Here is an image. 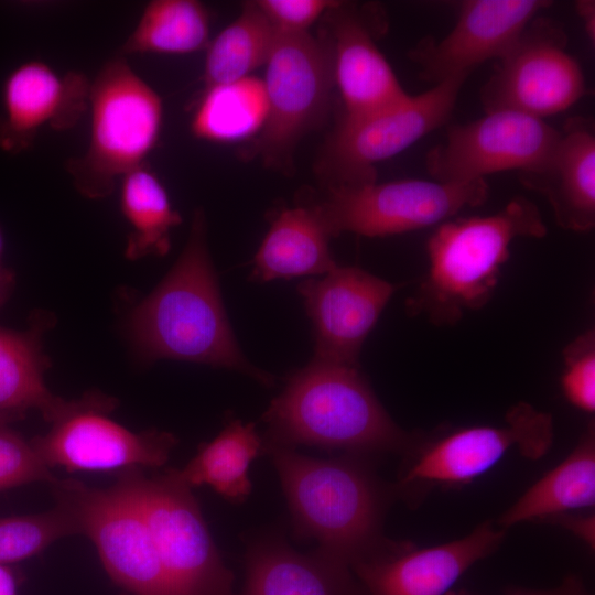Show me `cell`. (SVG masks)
<instances>
[{"label": "cell", "instance_id": "cell-1", "mask_svg": "<svg viewBox=\"0 0 595 595\" xmlns=\"http://www.w3.org/2000/svg\"><path fill=\"white\" fill-rule=\"evenodd\" d=\"M266 454L278 473L295 538L315 540L316 549L350 569L397 544L382 533L393 487L380 482L367 456L323 459L295 448Z\"/></svg>", "mask_w": 595, "mask_h": 595}, {"label": "cell", "instance_id": "cell-2", "mask_svg": "<svg viewBox=\"0 0 595 595\" xmlns=\"http://www.w3.org/2000/svg\"><path fill=\"white\" fill-rule=\"evenodd\" d=\"M205 234L204 214L196 210L180 258L130 314L132 340L145 359H178L229 368L272 386V376L249 364L236 342Z\"/></svg>", "mask_w": 595, "mask_h": 595}, {"label": "cell", "instance_id": "cell-3", "mask_svg": "<svg viewBox=\"0 0 595 595\" xmlns=\"http://www.w3.org/2000/svg\"><path fill=\"white\" fill-rule=\"evenodd\" d=\"M262 420L263 454L298 445L364 456L405 453L416 439L390 418L358 367L315 358L288 378Z\"/></svg>", "mask_w": 595, "mask_h": 595}, {"label": "cell", "instance_id": "cell-4", "mask_svg": "<svg viewBox=\"0 0 595 595\" xmlns=\"http://www.w3.org/2000/svg\"><path fill=\"white\" fill-rule=\"evenodd\" d=\"M545 235L539 208L524 196L493 215L440 224L428 240L429 269L407 301L408 314L439 326L456 324L491 299L511 242Z\"/></svg>", "mask_w": 595, "mask_h": 595}, {"label": "cell", "instance_id": "cell-5", "mask_svg": "<svg viewBox=\"0 0 595 595\" xmlns=\"http://www.w3.org/2000/svg\"><path fill=\"white\" fill-rule=\"evenodd\" d=\"M90 134L85 152L66 163L76 190L105 198L145 163L161 132L159 94L119 55L106 62L89 88Z\"/></svg>", "mask_w": 595, "mask_h": 595}, {"label": "cell", "instance_id": "cell-6", "mask_svg": "<svg viewBox=\"0 0 595 595\" xmlns=\"http://www.w3.org/2000/svg\"><path fill=\"white\" fill-rule=\"evenodd\" d=\"M116 485L147 522L175 595H232L234 574L219 555L192 488L176 469L152 477L128 469Z\"/></svg>", "mask_w": 595, "mask_h": 595}, {"label": "cell", "instance_id": "cell-7", "mask_svg": "<svg viewBox=\"0 0 595 595\" xmlns=\"http://www.w3.org/2000/svg\"><path fill=\"white\" fill-rule=\"evenodd\" d=\"M485 180L453 183L405 178L329 187L312 206L333 236L345 231L367 237L398 235L442 224L488 197Z\"/></svg>", "mask_w": 595, "mask_h": 595}, {"label": "cell", "instance_id": "cell-8", "mask_svg": "<svg viewBox=\"0 0 595 595\" xmlns=\"http://www.w3.org/2000/svg\"><path fill=\"white\" fill-rule=\"evenodd\" d=\"M552 440L551 416L521 402L510 409L502 426L459 428L424 443L416 437L405 452L408 462L393 490L396 496L413 500L414 495L432 487L466 485L494 467L513 446L529 458H539Z\"/></svg>", "mask_w": 595, "mask_h": 595}, {"label": "cell", "instance_id": "cell-9", "mask_svg": "<svg viewBox=\"0 0 595 595\" xmlns=\"http://www.w3.org/2000/svg\"><path fill=\"white\" fill-rule=\"evenodd\" d=\"M465 79L450 78L372 112L344 116L325 154L331 187L376 182L377 163L399 154L448 120Z\"/></svg>", "mask_w": 595, "mask_h": 595}, {"label": "cell", "instance_id": "cell-10", "mask_svg": "<svg viewBox=\"0 0 595 595\" xmlns=\"http://www.w3.org/2000/svg\"><path fill=\"white\" fill-rule=\"evenodd\" d=\"M51 487L56 502L74 517L79 534L95 544L113 582L133 595H175L147 522L116 484L101 489L58 479Z\"/></svg>", "mask_w": 595, "mask_h": 595}, {"label": "cell", "instance_id": "cell-11", "mask_svg": "<svg viewBox=\"0 0 595 595\" xmlns=\"http://www.w3.org/2000/svg\"><path fill=\"white\" fill-rule=\"evenodd\" d=\"M586 93L583 71L567 51L563 28L536 17L500 58L480 91L486 111L510 109L544 119Z\"/></svg>", "mask_w": 595, "mask_h": 595}, {"label": "cell", "instance_id": "cell-12", "mask_svg": "<svg viewBox=\"0 0 595 595\" xmlns=\"http://www.w3.org/2000/svg\"><path fill=\"white\" fill-rule=\"evenodd\" d=\"M263 84L268 113L258 145L266 159L275 161L327 111L335 84L332 45L309 32L277 31Z\"/></svg>", "mask_w": 595, "mask_h": 595}, {"label": "cell", "instance_id": "cell-13", "mask_svg": "<svg viewBox=\"0 0 595 595\" xmlns=\"http://www.w3.org/2000/svg\"><path fill=\"white\" fill-rule=\"evenodd\" d=\"M111 398L90 393L79 399L51 430L31 440L43 463L68 472H111L163 466L177 439L169 432H133L108 416Z\"/></svg>", "mask_w": 595, "mask_h": 595}, {"label": "cell", "instance_id": "cell-14", "mask_svg": "<svg viewBox=\"0 0 595 595\" xmlns=\"http://www.w3.org/2000/svg\"><path fill=\"white\" fill-rule=\"evenodd\" d=\"M560 136L544 119L510 109H495L448 129L445 140L426 155L433 180L463 183L486 175L538 170Z\"/></svg>", "mask_w": 595, "mask_h": 595}, {"label": "cell", "instance_id": "cell-15", "mask_svg": "<svg viewBox=\"0 0 595 595\" xmlns=\"http://www.w3.org/2000/svg\"><path fill=\"white\" fill-rule=\"evenodd\" d=\"M398 286L356 267H336L298 291L314 326L315 359L358 367L361 346Z\"/></svg>", "mask_w": 595, "mask_h": 595}, {"label": "cell", "instance_id": "cell-16", "mask_svg": "<svg viewBox=\"0 0 595 595\" xmlns=\"http://www.w3.org/2000/svg\"><path fill=\"white\" fill-rule=\"evenodd\" d=\"M545 0H468L442 40H422L411 53L420 75L432 84L466 77L482 63L500 60L517 42Z\"/></svg>", "mask_w": 595, "mask_h": 595}, {"label": "cell", "instance_id": "cell-17", "mask_svg": "<svg viewBox=\"0 0 595 595\" xmlns=\"http://www.w3.org/2000/svg\"><path fill=\"white\" fill-rule=\"evenodd\" d=\"M505 534V529L486 521L444 544L416 549L397 543L351 570L369 595H445L472 565L499 547Z\"/></svg>", "mask_w": 595, "mask_h": 595}, {"label": "cell", "instance_id": "cell-18", "mask_svg": "<svg viewBox=\"0 0 595 595\" xmlns=\"http://www.w3.org/2000/svg\"><path fill=\"white\" fill-rule=\"evenodd\" d=\"M90 82L78 72L58 74L41 61L17 66L2 87L0 147L9 152L29 148L37 132L74 127L88 110Z\"/></svg>", "mask_w": 595, "mask_h": 595}, {"label": "cell", "instance_id": "cell-19", "mask_svg": "<svg viewBox=\"0 0 595 595\" xmlns=\"http://www.w3.org/2000/svg\"><path fill=\"white\" fill-rule=\"evenodd\" d=\"M241 595H369L346 563L315 549L300 553L277 533L252 539Z\"/></svg>", "mask_w": 595, "mask_h": 595}, {"label": "cell", "instance_id": "cell-20", "mask_svg": "<svg viewBox=\"0 0 595 595\" xmlns=\"http://www.w3.org/2000/svg\"><path fill=\"white\" fill-rule=\"evenodd\" d=\"M520 182L549 202L558 225L586 232L595 226V132L584 118H572L560 131L548 160Z\"/></svg>", "mask_w": 595, "mask_h": 595}, {"label": "cell", "instance_id": "cell-21", "mask_svg": "<svg viewBox=\"0 0 595 595\" xmlns=\"http://www.w3.org/2000/svg\"><path fill=\"white\" fill-rule=\"evenodd\" d=\"M328 13L334 80L344 102V116L366 115L405 98L409 94L375 44L361 17L342 3Z\"/></svg>", "mask_w": 595, "mask_h": 595}, {"label": "cell", "instance_id": "cell-22", "mask_svg": "<svg viewBox=\"0 0 595 595\" xmlns=\"http://www.w3.org/2000/svg\"><path fill=\"white\" fill-rule=\"evenodd\" d=\"M329 238L312 206L282 210L255 256L253 279L270 281L329 272L337 267L328 248Z\"/></svg>", "mask_w": 595, "mask_h": 595}, {"label": "cell", "instance_id": "cell-23", "mask_svg": "<svg viewBox=\"0 0 595 595\" xmlns=\"http://www.w3.org/2000/svg\"><path fill=\"white\" fill-rule=\"evenodd\" d=\"M48 367L40 332H17L0 326V416L9 421L37 410L53 423L77 407L53 394L44 381Z\"/></svg>", "mask_w": 595, "mask_h": 595}, {"label": "cell", "instance_id": "cell-24", "mask_svg": "<svg viewBox=\"0 0 595 595\" xmlns=\"http://www.w3.org/2000/svg\"><path fill=\"white\" fill-rule=\"evenodd\" d=\"M595 504V430L589 423L578 444L558 466L534 483L498 519L499 528L547 520Z\"/></svg>", "mask_w": 595, "mask_h": 595}, {"label": "cell", "instance_id": "cell-25", "mask_svg": "<svg viewBox=\"0 0 595 595\" xmlns=\"http://www.w3.org/2000/svg\"><path fill=\"white\" fill-rule=\"evenodd\" d=\"M263 454L262 437L253 423L231 420L176 475L190 488L209 486L230 502H242L251 493L248 469Z\"/></svg>", "mask_w": 595, "mask_h": 595}, {"label": "cell", "instance_id": "cell-26", "mask_svg": "<svg viewBox=\"0 0 595 595\" xmlns=\"http://www.w3.org/2000/svg\"><path fill=\"white\" fill-rule=\"evenodd\" d=\"M120 208L130 226L125 255L130 260L163 256L171 245L174 227L182 223L167 192L145 163L120 181Z\"/></svg>", "mask_w": 595, "mask_h": 595}, {"label": "cell", "instance_id": "cell-27", "mask_svg": "<svg viewBox=\"0 0 595 595\" xmlns=\"http://www.w3.org/2000/svg\"><path fill=\"white\" fill-rule=\"evenodd\" d=\"M267 113L263 80L250 75L206 88L193 113L191 131L207 141H239L260 132Z\"/></svg>", "mask_w": 595, "mask_h": 595}, {"label": "cell", "instance_id": "cell-28", "mask_svg": "<svg viewBox=\"0 0 595 595\" xmlns=\"http://www.w3.org/2000/svg\"><path fill=\"white\" fill-rule=\"evenodd\" d=\"M209 14L196 0L150 1L120 50L128 54H188L207 46Z\"/></svg>", "mask_w": 595, "mask_h": 595}, {"label": "cell", "instance_id": "cell-29", "mask_svg": "<svg viewBox=\"0 0 595 595\" xmlns=\"http://www.w3.org/2000/svg\"><path fill=\"white\" fill-rule=\"evenodd\" d=\"M275 33L256 1L246 2L238 18L208 46L204 65L206 88L245 78L266 65Z\"/></svg>", "mask_w": 595, "mask_h": 595}, {"label": "cell", "instance_id": "cell-30", "mask_svg": "<svg viewBox=\"0 0 595 595\" xmlns=\"http://www.w3.org/2000/svg\"><path fill=\"white\" fill-rule=\"evenodd\" d=\"M74 534H79L77 523L60 502L41 513L0 518V564L32 558Z\"/></svg>", "mask_w": 595, "mask_h": 595}, {"label": "cell", "instance_id": "cell-31", "mask_svg": "<svg viewBox=\"0 0 595 595\" xmlns=\"http://www.w3.org/2000/svg\"><path fill=\"white\" fill-rule=\"evenodd\" d=\"M0 416V493L18 486L44 482L51 486L58 480L26 441Z\"/></svg>", "mask_w": 595, "mask_h": 595}, {"label": "cell", "instance_id": "cell-32", "mask_svg": "<svg viewBox=\"0 0 595 595\" xmlns=\"http://www.w3.org/2000/svg\"><path fill=\"white\" fill-rule=\"evenodd\" d=\"M561 387L567 401L577 409L595 410V333L588 329L563 349Z\"/></svg>", "mask_w": 595, "mask_h": 595}, {"label": "cell", "instance_id": "cell-33", "mask_svg": "<svg viewBox=\"0 0 595 595\" xmlns=\"http://www.w3.org/2000/svg\"><path fill=\"white\" fill-rule=\"evenodd\" d=\"M257 6L275 31L301 33L340 2L327 0H259Z\"/></svg>", "mask_w": 595, "mask_h": 595}, {"label": "cell", "instance_id": "cell-34", "mask_svg": "<svg viewBox=\"0 0 595 595\" xmlns=\"http://www.w3.org/2000/svg\"><path fill=\"white\" fill-rule=\"evenodd\" d=\"M544 521L558 523L581 538L589 548L595 545V519L593 515L561 513L548 518Z\"/></svg>", "mask_w": 595, "mask_h": 595}, {"label": "cell", "instance_id": "cell-35", "mask_svg": "<svg viewBox=\"0 0 595 595\" xmlns=\"http://www.w3.org/2000/svg\"><path fill=\"white\" fill-rule=\"evenodd\" d=\"M506 595H592L585 587L584 583L576 575H567L564 581L552 589L547 591H530V589H513Z\"/></svg>", "mask_w": 595, "mask_h": 595}, {"label": "cell", "instance_id": "cell-36", "mask_svg": "<svg viewBox=\"0 0 595 595\" xmlns=\"http://www.w3.org/2000/svg\"><path fill=\"white\" fill-rule=\"evenodd\" d=\"M576 11L583 22L584 30L589 41L595 39V2L591 0L577 1Z\"/></svg>", "mask_w": 595, "mask_h": 595}, {"label": "cell", "instance_id": "cell-37", "mask_svg": "<svg viewBox=\"0 0 595 595\" xmlns=\"http://www.w3.org/2000/svg\"><path fill=\"white\" fill-rule=\"evenodd\" d=\"M0 595H17L14 576L4 564H0Z\"/></svg>", "mask_w": 595, "mask_h": 595}, {"label": "cell", "instance_id": "cell-38", "mask_svg": "<svg viewBox=\"0 0 595 595\" xmlns=\"http://www.w3.org/2000/svg\"><path fill=\"white\" fill-rule=\"evenodd\" d=\"M11 277L0 269V304L3 302L8 288L10 286Z\"/></svg>", "mask_w": 595, "mask_h": 595}, {"label": "cell", "instance_id": "cell-39", "mask_svg": "<svg viewBox=\"0 0 595 595\" xmlns=\"http://www.w3.org/2000/svg\"><path fill=\"white\" fill-rule=\"evenodd\" d=\"M445 595H469V594L465 591H450Z\"/></svg>", "mask_w": 595, "mask_h": 595}, {"label": "cell", "instance_id": "cell-40", "mask_svg": "<svg viewBox=\"0 0 595 595\" xmlns=\"http://www.w3.org/2000/svg\"><path fill=\"white\" fill-rule=\"evenodd\" d=\"M1 250H2V237H1V232H0V253H1Z\"/></svg>", "mask_w": 595, "mask_h": 595}]
</instances>
